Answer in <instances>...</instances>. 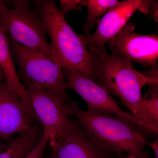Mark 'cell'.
<instances>
[{"label":"cell","mask_w":158,"mask_h":158,"mask_svg":"<svg viewBox=\"0 0 158 158\" xmlns=\"http://www.w3.org/2000/svg\"><path fill=\"white\" fill-rule=\"evenodd\" d=\"M62 69L68 83V89L74 90L84 99L88 105V110L120 116L137 125L142 130L141 123L123 110L100 85L80 73L62 67Z\"/></svg>","instance_id":"cell-8"},{"label":"cell","mask_w":158,"mask_h":158,"mask_svg":"<svg viewBox=\"0 0 158 158\" xmlns=\"http://www.w3.org/2000/svg\"><path fill=\"white\" fill-rule=\"evenodd\" d=\"M116 154L117 155V158H138L133 155L127 154L124 153H120Z\"/></svg>","instance_id":"cell-19"},{"label":"cell","mask_w":158,"mask_h":158,"mask_svg":"<svg viewBox=\"0 0 158 158\" xmlns=\"http://www.w3.org/2000/svg\"><path fill=\"white\" fill-rule=\"evenodd\" d=\"M48 137L44 132L39 143L24 158H43L44 152L48 144Z\"/></svg>","instance_id":"cell-17"},{"label":"cell","mask_w":158,"mask_h":158,"mask_svg":"<svg viewBox=\"0 0 158 158\" xmlns=\"http://www.w3.org/2000/svg\"><path fill=\"white\" fill-rule=\"evenodd\" d=\"M142 13L145 15H152L155 19L158 20V2L154 1H142L141 5L138 9Z\"/></svg>","instance_id":"cell-16"},{"label":"cell","mask_w":158,"mask_h":158,"mask_svg":"<svg viewBox=\"0 0 158 158\" xmlns=\"http://www.w3.org/2000/svg\"><path fill=\"white\" fill-rule=\"evenodd\" d=\"M87 48L95 59L97 84L108 93L120 99L141 123L142 130L148 131L147 98L142 96L141 90L147 83L157 84V78L145 76L135 69L131 62L109 53L106 48Z\"/></svg>","instance_id":"cell-1"},{"label":"cell","mask_w":158,"mask_h":158,"mask_svg":"<svg viewBox=\"0 0 158 158\" xmlns=\"http://www.w3.org/2000/svg\"><path fill=\"white\" fill-rule=\"evenodd\" d=\"M46 27L58 60L62 68L77 72L97 84L95 59L85 43L60 13L52 0L32 1Z\"/></svg>","instance_id":"cell-3"},{"label":"cell","mask_w":158,"mask_h":158,"mask_svg":"<svg viewBox=\"0 0 158 158\" xmlns=\"http://www.w3.org/2000/svg\"><path fill=\"white\" fill-rule=\"evenodd\" d=\"M10 3L11 8H8L3 1L0 4V26L6 31L9 40L59 61L47 38L45 25L28 1L15 0Z\"/></svg>","instance_id":"cell-5"},{"label":"cell","mask_w":158,"mask_h":158,"mask_svg":"<svg viewBox=\"0 0 158 158\" xmlns=\"http://www.w3.org/2000/svg\"><path fill=\"white\" fill-rule=\"evenodd\" d=\"M87 2V0H60L59 11L65 17L66 15L73 10L81 11L83 6H86Z\"/></svg>","instance_id":"cell-15"},{"label":"cell","mask_w":158,"mask_h":158,"mask_svg":"<svg viewBox=\"0 0 158 158\" xmlns=\"http://www.w3.org/2000/svg\"><path fill=\"white\" fill-rule=\"evenodd\" d=\"M6 79V76L4 71L0 66V84L2 83L3 79Z\"/></svg>","instance_id":"cell-21"},{"label":"cell","mask_w":158,"mask_h":158,"mask_svg":"<svg viewBox=\"0 0 158 158\" xmlns=\"http://www.w3.org/2000/svg\"><path fill=\"white\" fill-rule=\"evenodd\" d=\"M135 30L134 23L128 22L118 34L108 40L111 53L144 66L156 65L158 58L157 35L137 34Z\"/></svg>","instance_id":"cell-7"},{"label":"cell","mask_w":158,"mask_h":158,"mask_svg":"<svg viewBox=\"0 0 158 158\" xmlns=\"http://www.w3.org/2000/svg\"><path fill=\"white\" fill-rule=\"evenodd\" d=\"M118 2L119 1L117 0H87L88 15L83 27V31L85 34H89L100 18Z\"/></svg>","instance_id":"cell-14"},{"label":"cell","mask_w":158,"mask_h":158,"mask_svg":"<svg viewBox=\"0 0 158 158\" xmlns=\"http://www.w3.org/2000/svg\"><path fill=\"white\" fill-rule=\"evenodd\" d=\"M0 66L6 76V81L27 106L34 119L38 121L32 108L25 88L22 84L11 56L10 44L6 31L0 26Z\"/></svg>","instance_id":"cell-12"},{"label":"cell","mask_w":158,"mask_h":158,"mask_svg":"<svg viewBox=\"0 0 158 158\" xmlns=\"http://www.w3.org/2000/svg\"><path fill=\"white\" fill-rule=\"evenodd\" d=\"M141 2V0H124L111 8L99 21L93 34L80 35L87 47L106 48V43L123 28L138 10Z\"/></svg>","instance_id":"cell-11"},{"label":"cell","mask_w":158,"mask_h":158,"mask_svg":"<svg viewBox=\"0 0 158 158\" xmlns=\"http://www.w3.org/2000/svg\"><path fill=\"white\" fill-rule=\"evenodd\" d=\"M68 116L75 117L89 139L104 149L116 153L150 158L144 151L148 141L133 123L110 113L82 110L73 101L66 104Z\"/></svg>","instance_id":"cell-2"},{"label":"cell","mask_w":158,"mask_h":158,"mask_svg":"<svg viewBox=\"0 0 158 158\" xmlns=\"http://www.w3.org/2000/svg\"><path fill=\"white\" fill-rule=\"evenodd\" d=\"M43 134V128L37 126L33 131L15 136L8 141V148L0 152V158H24L39 143Z\"/></svg>","instance_id":"cell-13"},{"label":"cell","mask_w":158,"mask_h":158,"mask_svg":"<svg viewBox=\"0 0 158 158\" xmlns=\"http://www.w3.org/2000/svg\"><path fill=\"white\" fill-rule=\"evenodd\" d=\"M8 147H9V143L8 142L5 144L0 142V152H3L6 151L8 148Z\"/></svg>","instance_id":"cell-20"},{"label":"cell","mask_w":158,"mask_h":158,"mask_svg":"<svg viewBox=\"0 0 158 158\" xmlns=\"http://www.w3.org/2000/svg\"><path fill=\"white\" fill-rule=\"evenodd\" d=\"M9 41L12 59L19 69L18 75L25 88H40L69 98L66 92L68 83L59 61L47 54Z\"/></svg>","instance_id":"cell-4"},{"label":"cell","mask_w":158,"mask_h":158,"mask_svg":"<svg viewBox=\"0 0 158 158\" xmlns=\"http://www.w3.org/2000/svg\"><path fill=\"white\" fill-rule=\"evenodd\" d=\"M36 121L27 106L6 81L0 84V141L31 131ZM37 122V121H36Z\"/></svg>","instance_id":"cell-9"},{"label":"cell","mask_w":158,"mask_h":158,"mask_svg":"<svg viewBox=\"0 0 158 158\" xmlns=\"http://www.w3.org/2000/svg\"><path fill=\"white\" fill-rule=\"evenodd\" d=\"M48 144L52 150L50 158H115L116 154L93 143L77 123L67 133Z\"/></svg>","instance_id":"cell-10"},{"label":"cell","mask_w":158,"mask_h":158,"mask_svg":"<svg viewBox=\"0 0 158 158\" xmlns=\"http://www.w3.org/2000/svg\"><path fill=\"white\" fill-rule=\"evenodd\" d=\"M146 145H148L154 150L155 153L154 158H158V140H156L153 143H149L148 141L146 142Z\"/></svg>","instance_id":"cell-18"},{"label":"cell","mask_w":158,"mask_h":158,"mask_svg":"<svg viewBox=\"0 0 158 158\" xmlns=\"http://www.w3.org/2000/svg\"><path fill=\"white\" fill-rule=\"evenodd\" d=\"M26 89L38 123L48 137V142L61 137L73 127L75 123L69 119L65 110L66 104L72 100L40 88Z\"/></svg>","instance_id":"cell-6"}]
</instances>
